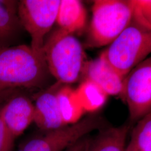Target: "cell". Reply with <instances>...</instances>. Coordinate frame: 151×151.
I'll use <instances>...</instances> for the list:
<instances>
[{
  "instance_id": "cell-10",
  "label": "cell",
  "mask_w": 151,
  "mask_h": 151,
  "mask_svg": "<svg viewBox=\"0 0 151 151\" xmlns=\"http://www.w3.org/2000/svg\"><path fill=\"white\" fill-rule=\"evenodd\" d=\"M83 71L86 80L95 83L108 96L120 95L124 78L114 70L101 54L96 59L86 63Z\"/></svg>"
},
{
  "instance_id": "cell-13",
  "label": "cell",
  "mask_w": 151,
  "mask_h": 151,
  "mask_svg": "<svg viewBox=\"0 0 151 151\" xmlns=\"http://www.w3.org/2000/svg\"><path fill=\"white\" fill-rule=\"evenodd\" d=\"M127 125L104 129L91 142L89 151H126Z\"/></svg>"
},
{
  "instance_id": "cell-11",
  "label": "cell",
  "mask_w": 151,
  "mask_h": 151,
  "mask_svg": "<svg viewBox=\"0 0 151 151\" xmlns=\"http://www.w3.org/2000/svg\"><path fill=\"white\" fill-rule=\"evenodd\" d=\"M86 9L80 1L60 0L56 22L60 29L73 34L86 25Z\"/></svg>"
},
{
  "instance_id": "cell-19",
  "label": "cell",
  "mask_w": 151,
  "mask_h": 151,
  "mask_svg": "<svg viewBox=\"0 0 151 151\" xmlns=\"http://www.w3.org/2000/svg\"><path fill=\"white\" fill-rule=\"evenodd\" d=\"M86 137L77 141L64 151H89L91 142Z\"/></svg>"
},
{
  "instance_id": "cell-12",
  "label": "cell",
  "mask_w": 151,
  "mask_h": 151,
  "mask_svg": "<svg viewBox=\"0 0 151 151\" xmlns=\"http://www.w3.org/2000/svg\"><path fill=\"white\" fill-rule=\"evenodd\" d=\"M17 4V1L0 0V48L9 47L22 27Z\"/></svg>"
},
{
  "instance_id": "cell-9",
  "label": "cell",
  "mask_w": 151,
  "mask_h": 151,
  "mask_svg": "<svg viewBox=\"0 0 151 151\" xmlns=\"http://www.w3.org/2000/svg\"><path fill=\"white\" fill-rule=\"evenodd\" d=\"M60 84L58 82L42 93L34 105V122L39 128L48 132L66 125L60 114L57 99Z\"/></svg>"
},
{
  "instance_id": "cell-6",
  "label": "cell",
  "mask_w": 151,
  "mask_h": 151,
  "mask_svg": "<svg viewBox=\"0 0 151 151\" xmlns=\"http://www.w3.org/2000/svg\"><path fill=\"white\" fill-rule=\"evenodd\" d=\"M120 97L128 106L132 122H137L151 113V56L125 77Z\"/></svg>"
},
{
  "instance_id": "cell-1",
  "label": "cell",
  "mask_w": 151,
  "mask_h": 151,
  "mask_svg": "<svg viewBox=\"0 0 151 151\" xmlns=\"http://www.w3.org/2000/svg\"><path fill=\"white\" fill-rule=\"evenodd\" d=\"M48 72L45 56L31 47L19 45L0 48V93L16 87H40Z\"/></svg>"
},
{
  "instance_id": "cell-17",
  "label": "cell",
  "mask_w": 151,
  "mask_h": 151,
  "mask_svg": "<svg viewBox=\"0 0 151 151\" xmlns=\"http://www.w3.org/2000/svg\"><path fill=\"white\" fill-rule=\"evenodd\" d=\"M132 19L151 28V0H131Z\"/></svg>"
},
{
  "instance_id": "cell-3",
  "label": "cell",
  "mask_w": 151,
  "mask_h": 151,
  "mask_svg": "<svg viewBox=\"0 0 151 151\" xmlns=\"http://www.w3.org/2000/svg\"><path fill=\"white\" fill-rule=\"evenodd\" d=\"M151 53V27L132 18L128 25L101 55L125 78Z\"/></svg>"
},
{
  "instance_id": "cell-14",
  "label": "cell",
  "mask_w": 151,
  "mask_h": 151,
  "mask_svg": "<svg viewBox=\"0 0 151 151\" xmlns=\"http://www.w3.org/2000/svg\"><path fill=\"white\" fill-rule=\"evenodd\" d=\"M60 111L65 124H75L80 121L85 112L77 96L75 90L70 87L60 88L57 92Z\"/></svg>"
},
{
  "instance_id": "cell-8",
  "label": "cell",
  "mask_w": 151,
  "mask_h": 151,
  "mask_svg": "<svg viewBox=\"0 0 151 151\" xmlns=\"http://www.w3.org/2000/svg\"><path fill=\"white\" fill-rule=\"evenodd\" d=\"M34 105L26 96H15L0 108V116L15 138L21 135L34 122Z\"/></svg>"
},
{
  "instance_id": "cell-5",
  "label": "cell",
  "mask_w": 151,
  "mask_h": 151,
  "mask_svg": "<svg viewBox=\"0 0 151 151\" xmlns=\"http://www.w3.org/2000/svg\"><path fill=\"white\" fill-rule=\"evenodd\" d=\"M60 4V0L18 1L17 13L22 27L30 34V47L38 54L44 55L45 37L56 22Z\"/></svg>"
},
{
  "instance_id": "cell-7",
  "label": "cell",
  "mask_w": 151,
  "mask_h": 151,
  "mask_svg": "<svg viewBox=\"0 0 151 151\" xmlns=\"http://www.w3.org/2000/svg\"><path fill=\"white\" fill-rule=\"evenodd\" d=\"M102 125L101 118L91 115L75 124L48 131L45 135L29 140L17 151H64Z\"/></svg>"
},
{
  "instance_id": "cell-15",
  "label": "cell",
  "mask_w": 151,
  "mask_h": 151,
  "mask_svg": "<svg viewBox=\"0 0 151 151\" xmlns=\"http://www.w3.org/2000/svg\"><path fill=\"white\" fill-rule=\"evenodd\" d=\"M77 96L84 111L93 112L102 108L108 95L91 81L85 80L75 90Z\"/></svg>"
},
{
  "instance_id": "cell-18",
  "label": "cell",
  "mask_w": 151,
  "mask_h": 151,
  "mask_svg": "<svg viewBox=\"0 0 151 151\" xmlns=\"http://www.w3.org/2000/svg\"><path fill=\"white\" fill-rule=\"evenodd\" d=\"M15 138L0 116V151H12Z\"/></svg>"
},
{
  "instance_id": "cell-2",
  "label": "cell",
  "mask_w": 151,
  "mask_h": 151,
  "mask_svg": "<svg viewBox=\"0 0 151 151\" xmlns=\"http://www.w3.org/2000/svg\"><path fill=\"white\" fill-rule=\"evenodd\" d=\"M44 53L49 72L60 83H73L83 72L84 52L73 34L59 29L44 45Z\"/></svg>"
},
{
  "instance_id": "cell-4",
  "label": "cell",
  "mask_w": 151,
  "mask_h": 151,
  "mask_svg": "<svg viewBox=\"0 0 151 151\" xmlns=\"http://www.w3.org/2000/svg\"><path fill=\"white\" fill-rule=\"evenodd\" d=\"M92 12L87 45L98 48L110 44L128 25L133 7L131 0H96Z\"/></svg>"
},
{
  "instance_id": "cell-16",
  "label": "cell",
  "mask_w": 151,
  "mask_h": 151,
  "mask_svg": "<svg viewBox=\"0 0 151 151\" xmlns=\"http://www.w3.org/2000/svg\"><path fill=\"white\" fill-rule=\"evenodd\" d=\"M126 151H151V113L137 122Z\"/></svg>"
}]
</instances>
